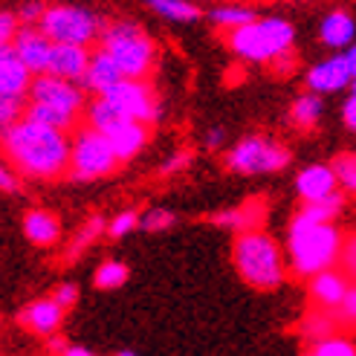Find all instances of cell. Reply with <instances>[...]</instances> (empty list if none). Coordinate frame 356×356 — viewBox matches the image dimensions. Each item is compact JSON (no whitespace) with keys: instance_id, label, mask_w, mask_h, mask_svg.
I'll return each instance as SVG.
<instances>
[{"instance_id":"obj_27","label":"cell","mask_w":356,"mask_h":356,"mask_svg":"<svg viewBox=\"0 0 356 356\" xmlns=\"http://www.w3.org/2000/svg\"><path fill=\"white\" fill-rule=\"evenodd\" d=\"M342 209H345V191L339 188V191L330 194V197H325V200L301 203V209L296 211V215H301L305 220H313V223H330V220L339 218Z\"/></svg>"},{"instance_id":"obj_42","label":"cell","mask_w":356,"mask_h":356,"mask_svg":"<svg viewBox=\"0 0 356 356\" xmlns=\"http://www.w3.org/2000/svg\"><path fill=\"white\" fill-rule=\"evenodd\" d=\"M52 298H56L64 310H70L79 301V287H76V284H70V281L67 284H58V287L52 290Z\"/></svg>"},{"instance_id":"obj_4","label":"cell","mask_w":356,"mask_h":356,"mask_svg":"<svg viewBox=\"0 0 356 356\" xmlns=\"http://www.w3.org/2000/svg\"><path fill=\"white\" fill-rule=\"evenodd\" d=\"M226 49L235 58L246 64H270L275 56H281L284 49H290L296 44V26L287 17H255L238 29L223 32Z\"/></svg>"},{"instance_id":"obj_26","label":"cell","mask_w":356,"mask_h":356,"mask_svg":"<svg viewBox=\"0 0 356 356\" xmlns=\"http://www.w3.org/2000/svg\"><path fill=\"white\" fill-rule=\"evenodd\" d=\"M102 235H108V220L104 218H90V220H84V226L79 229V232L73 235V241H70V246L64 249V261H79L81 252H87Z\"/></svg>"},{"instance_id":"obj_12","label":"cell","mask_w":356,"mask_h":356,"mask_svg":"<svg viewBox=\"0 0 356 356\" xmlns=\"http://www.w3.org/2000/svg\"><path fill=\"white\" fill-rule=\"evenodd\" d=\"M12 44H15V56L21 58L35 76H38V73H49L52 47H56V41L47 38V35L41 32V26L21 24V29H17Z\"/></svg>"},{"instance_id":"obj_11","label":"cell","mask_w":356,"mask_h":356,"mask_svg":"<svg viewBox=\"0 0 356 356\" xmlns=\"http://www.w3.org/2000/svg\"><path fill=\"white\" fill-rule=\"evenodd\" d=\"M353 81V73H350V64L345 58V52H336L330 58H322L316 61L307 73H305V84L307 90H316V93H339V90H348Z\"/></svg>"},{"instance_id":"obj_31","label":"cell","mask_w":356,"mask_h":356,"mask_svg":"<svg viewBox=\"0 0 356 356\" xmlns=\"http://www.w3.org/2000/svg\"><path fill=\"white\" fill-rule=\"evenodd\" d=\"M128 281V266L122 261H102L99 270L93 273V287L96 290H119Z\"/></svg>"},{"instance_id":"obj_45","label":"cell","mask_w":356,"mask_h":356,"mask_svg":"<svg viewBox=\"0 0 356 356\" xmlns=\"http://www.w3.org/2000/svg\"><path fill=\"white\" fill-rule=\"evenodd\" d=\"M342 122L350 134H356V93H350L348 102L342 104Z\"/></svg>"},{"instance_id":"obj_5","label":"cell","mask_w":356,"mask_h":356,"mask_svg":"<svg viewBox=\"0 0 356 356\" xmlns=\"http://www.w3.org/2000/svg\"><path fill=\"white\" fill-rule=\"evenodd\" d=\"M99 47L108 49L128 79H151L156 70V44L134 21H113L104 26Z\"/></svg>"},{"instance_id":"obj_47","label":"cell","mask_w":356,"mask_h":356,"mask_svg":"<svg viewBox=\"0 0 356 356\" xmlns=\"http://www.w3.org/2000/svg\"><path fill=\"white\" fill-rule=\"evenodd\" d=\"M93 350H87L84 345H67V350H64V356H90Z\"/></svg>"},{"instance_id":"obj_25","label":"cell","mask_w":356,"mask_h":356,"mask_svg":"<svg viewBox=\"0 0 356 356\" xmlns=\"http://www.w3.org/2000/svg\"><path fill=\"white\" fill-rule=\"evenodd\" d=\"M32 79H35V73L17 56L3 61L0 64V96H26L29 99Z\"/></svg>"},{"instance_id":"obj_36","label":"cell","mask_w":356,"mask_h":356,"mask_svg":"<svg viewBox=\"0 0 356 356\" xmlns=\"http://www.w3.org/2000/svg\"><path fill=\"white\" fill-rule=\"evenodd\" d=\"M273 70V76H278V79H287V76H293L296 70H298V52L290 47V49H284L281 56H275L270 64H266Z\"/></svg>"},{"instance_id":"obj_29","label":"cell","mask_w":356,"mask_h":356,"mask_svg":"<svg viewBox=\"0 0 356 356\" xmlns=\"http://www.w3.org/2000/svg\"><path fill=\"white\" fill-rule=\"evenodd\" d=\"M145 3L156 12L168 17V21H177V24H194L200 21V6L191 3V0H145Z\"/></svg>"},{"instance_id":"obj_6","label":"cell","mask_w":356,"mask_h":356,"mask_svg":"<svg viewBox=\"0 0 356 356\" xmlns=\"http://www.w3.org/2000/svg\"><path fill=\"white\" fill-rule=\"evenodd\" d=\"M73 145H70V180L76 183H93L102 180L119 168V154L113 151V142L102 131L90 128L81 122L79 128L70 134Z\"/></svg>"},{"instance_id":"obj_28","label":"cell","mask_w":356,"mask_h":356,"mask_svg":"<svg viewBox=\"0 0 356 356\" xmlns=\"http://www.w3.org/2000/svg\"><path fill=\"white\" fill-rule=\"evenodd\" d=\"M255 9L252 6H243V3H223V6H215L209 12V21L215 24L220 32H229V29H238L249 21H255Z\"/></svg>"},{"instance_id":"obj_37","label":"cell","mask_w":356,"mask_h":356,"mask_svg":"<svg viewBox=\"0 0 356 356\" xmlns=\"http://www.w3.org/2000/svg\"><path fill=\"white\" fill-rule=\"evenodd\" d=\"M191 159H194V151H188V148H180V151H174L163 165H159V174L163 177H171V174H180V171H186L188 165H191Z\"/></svg>"},{"instance_id":"obj_17","label":"cell","mask_w":356,"mask_h":356,"mask_svg":"<svg viewBox=\"0 0 356 356\" xmlns=\"http://www.w3.org/2000/svg\"><path fill=\"white\" fill-rule=\"evenodd\" d=\"M119 79H124L122 67L116 64V58L111 56L108 49H102V47H99L93 56H90V64H87V73H84L81 84H84V90H87V93L99 96V93L108 90V87H113Z\"/></svg>"},{"instance_id":"obj_2","label":"cell","mask_w":356,"mask_h":356,"mask_svg":"<svg viewBox=\"0 0 356 356\" xmlns=\"http://www.w3.org/2000/svg\"><path fill=\"white\" fill-rule=\"evenodd\" d=\"M345 235L336 223H313L301 215H293L287 226V261L298 278H313L316 273L339 266Z\"/></svg>"},{"instance_id":"obj_15","label":"cell","mask_w":356,"mask_h":356,"mask_svg":"<svg viewBox=\"0 0 356 356\" xmlns=\"http://www.w3.org/2000/svg\"><path fill=\"white\" fill-rule=\"evenodd\" d=\"M336 191H339V177H336L330 163H313L296 174V194L301 197V203L325 200Z\"/></svg>"},{"instance_id":"obj_18","label":"cell","mask_w":356,"mask_h":356,"mask_svg":"<svg viewBox=\"0 0 356 356\" xmlns=\"http://www.w3.org/2000/svg\"><path fill=\"white\" fill-rule=\"evenodd\" d=\"M90 56H93L90 47H84V44H56L52 47L49 73L81 81L87 73V64H90Z\"/></svg>"},{"instance_id":"obj_9","label":"cell","mask_w":356,"mask_h":356,"mask_svg":"<svg viewBox=\"0 0 356 356\" xmlns=\"http://www.w3.org/2000/svg\"><path fill=\"white\" fill-rule=\"evenodd\" d=\"M104 99H111L122 113H128L131 119L156 124L163 119V104H159L154 87L148 84V79H119L113 87H108L104 93H99Z\"/></svg>"},{"instance_id":"obj_49","label":"cell","mask_w":356,"mask_h":356,"mask_svg":"<svg viewBox=\"0 0 356 356\" xmlns=\"http://www.w3.org/2000/svg\"><path fill=\"white\" fill-rule=\"evenodd\" d=\"M15 58V44H0V64Z\"/></svg>"},{"instance_id":"obj_39","label":"cell","mask_w":356,"mask_h":356,"mask_svg":"<svg viewBox=\"0 0 356 356\" xmlns=\"http://www.w3.org/2000/svg\"><path fill=\"white\" fill-rule=\"evenodd\" d=\"M17 29H21V17H17V12H0V44H12Z\"/></svg>"},{"instance_id":"obj_48","label":"cell","mask_w":356,"mask_h":356,"mask_svg":"<svg viewBox=\"0 0 356 356\" xmlns=\"http://www.w3.org/2000/svg\"><path fill=\"white\" fill-rule=\"evenodd\" d=\"M345 58H348V64H350V73H353V79H356V41L345 49Z\"/></svg>"},{"instance_id":"obj_43","label":"cell","mask_w":356,"mask_h":356,"mask_svg":"<svg viewBox=\"0 0 356 356\" xmlns=\"http://www.w3.org/2000/svg\"><path fill=\"white\" fill-rule=\"evenodd\" d=\"M339 313V318H342V325H350V327H356V284L350 287V293H348V298L342 301V307L336 310Z\"/></svg>"},{"instance_id":"obj_10","label":"cell","mask_w":356,"mask_h":356,"mask_svg":"<svg viewBox=\"0 0 356 356\" xmlns=\"http://www.w3.org/2000/svg\"><path fill=\"white\" fill-rule=\"evenodd\" d=\"M29 99L32 102L56 104V108L73 111V113H81V116H84L87 102H90L81 81L64 79V76H56V73H38V76H35L32 87H29Z\"/></svg>"},{"instance_id":"obj_46","label":"cell","mask_w":356,"mask_h":356,"mask_svg":"<svg viewBox=\"0 0 356 356\" xmlns=\"http://www.w3.org/2000/svg\"><path fill=\"white\" fill-rule=\"evenodd\" d=\"M44 342H47V350H49V353H61V356H64V350H67V345H70V342L64 339V336H58V333L47 336Z\"/></svg>"},{"instance_id":"obj_8","label":"cell","mask_w":356,"mask_h":356,"mask_svg":"<svg viewBox=\"0 0 356 356\" xmlns=\"http://www.w3.org/2000/svg\"><path fill=\"white\" fill-rule=\"evenodd\" d=\"M41 32L47 38H52L56 44H99L104 26L102 15L84 9V6H73V3H52L47 6L44 17H41Z\"/></svg>"},{"instance_id":"obj_22","label":"cell","mask_w":356,"mask_h":356,"mask_svg":"<svg viewBox=\"0 0 356 356\" xmlns=\"http://www.w3.org/2000/svg\"><path fill=\"white\" fill-rule=\"evenodd\" d=\"M322 116H325V99H322V93H316V90H305L301 96H296V102L290 104V113H287L290 124L301 134L316 131L318 122H322Z\"/></svg>"},{"instance_id":"obj_23","label":"cell","mask_w":356,"mask_h":356,"mask_svg":"<svg viewBox=\"0 0 356 356\" xmlns=\"http://www.w3.org/2000/svg\"><path fill=\"white\" fill-rule=\"evenodd\" d=\"M342 325V318L336 310H327V307H316L305 313V318L298 322V333H301V339H305L307 345L316 342V339H325V336L336 333V327Z\"/></svg>"},{"instance_id":"obj_3","label":"cell","mask_w":356,"mask_h":356,"mask_svg":"<svg viewBox=\"0 0 356 356\" xmlns=\"http://www.w3.org/2000/svg\"><path fill=\"white\" fill-rule=\"evenodd\" d=\"M232 264L246 287L270 293L287 281V255L264 229L238 232L232 241Z\"/></svg>"},{"instance_id":"obj_38","label":"cell","mask_w":356,"mask_h":356,"mask_svg":"<svg viewBox=\"0 0 356 356\" xmlns=\"http://www.w3.org/2000/svg\"><path fill=\"white\" fill-rule=\"evenodd\" d=\"M21 171H17L6 156H0V191L3 194H17V188H21Z\"/></svg>"},{"instance_id":"obj_24","label":"cell","mask_w":356,"mask_h":356,"mask_svg":"<svg viewBox=\"0 0 356 356\" xmlns=\"http://www.w3.org/2000/svg\"><path fill=\"white\" fill-rule=\"evenodd\" d=\"M26 119H35V122H44V124H52V128H61L67 134H73L79 124H81V113H73V111H64V108H56V104H47V102H26Z\"/></svg>"},{"instance_id":"obj_30","label":"cell","mask_w":356,"mask_h":356,"mask_svg":"<svg viewBox=\"0 0 356 356\" xmlns=\"http://www.w3.org/2000/svg\"><path fill=\"white\" fill-rule=\"evenodd\" d=\"M310 356H356V342L348 339V336L339 333H330L325 339H316L307 345Z\"/></svg>"},{"instance_id":"obj_41","label":"cell","mask_w":356,"mask_h":356,"mask_svg":"<svg viewBox=\"0 0 356 356\" xmlns=\"http://www.w3.org/2000/svg\"><path fill=\"white\" fill-rule=\"evenodd\" d=\"M47 12V3H41V0H29V3H24L21 9H17V17H21V24H41V17Z\"/></svg>"},{"instance_id":"obj_33","label":"cell","mask_w":356,"mask_h":356,"mask_svg":"<svg viewBox=\"0 0 356 356\" xmlns=\"http://www.w3.org/2000/svg\"><path fill=\"white\" fill-rule=\"evenodd\" d=\"M26 116V96H0V131Z\"/></svg>"},{"instance_id":"obj_35","label":"cell","mask_w":356,"mask_h":356,"mask_svg":"<svg viewBox=\"0 0 356 356\" xmlns=\"http://www.w3.org/2000/svg\"><path fill=\"white\" fill-rule=\"evenodd\" d=\"M136 226H139V215H136L134 209H124V211H119V215L108 223V238H113V241L128 238Z\"/></svg>"},{"instance_id":"obj_20","label":"cell","mask_w":356,"mask_h":356,"mask_svg":"<svg viewBox=\"0 0 356 356\" xmlns=\"http://www.w3.org/2000/svg\"><path fill=\"white\" fill-rule=\"evenodd\" d=\"M318 41L327 49H348L356 41V21L348 9H333L318 24Z\"/></svg>"},{"instance_id":"obj_44","label":"cell","mask_w":356,"mask_h":356,"mask_svg":"<svg viewBox=\"0 0 356 356\" xmlns=\"http://www.w3.org/2000/svg\"><path fill=\"white\" fill-rule=\"evenodd\" d=\"M203 145L209 151H220L226 145V128H220V124H215V128H209L206 136H203Z\"/></svg>"},{"instance_id":"obj_50","label":"cell","mask_w":356,"mask_h":356,"mask_svg":"<svg viewBox=\"0 0 356 356\" xmlns=\"http://www.w3.org/2000/svg\"><path fill=\"white\" fill-rule=\"evenodd\" d=\"M350 93H356V79H353V81H350Z\"/></svg>"},{"instance_id":"obj_14","label":"cell","mask_w":356,"mask_h":356,"mask_svg":"<svg viewBox=\"0 0 356 356\" xmlns=\"http://www.w3.org/2000/svg\"><path fill=\"white\" fill-rule=\"evenodd\" d=\"M64 307L58 305L56 298H35L32 305H26L21 313H17V325H21L24 330H29L32 336H41V339H47V336L58 333L61 322H64Z\"/></svg>"},{"instance_id":"obj_7","label":"cell","mask_w":356,"mask_h":356,"mask_svg":"<svg viewBox=\"0 0 356 356\" xmlns=\"http://www.w3.org/2000/svg\"><path fill=\"white\" fill-rule=\"evenodd\" d=\"M290 148L281 145L275 136L266 134H249L238 139L232 148L226 151L223 165L226 171L241 174V177H258V174H278L290 165Z\"/></svg>"},{"instance_id":"obj_51","label":"cell","mask_w":356,"mask_h":356,"mask_svg":"<svg viewBox=\"0 0 356 356\" xmlns=\"http://www.w3.org/2000/svg\"><path fill=\"white\" fill-rule=\"evenodd\" d=\"M290 3H293V0H290Z\"/></svg>"},{"instance_id":"obj_34","label":"cell","mask_w":356,"mask_h":356,"mask_svg":"<svg viewBox=\"0 0 356 356\" xmlns=\"http://www.w3.org/2000/svg\"><path fill=\"white\" fill-rule=\"evenodd\" d=\"M174 211L168 209H148L139 215V229H145V232H165V229L174 226Z\"/></svg>"},{"instance_id":"obj_40","label":"cell","mask_w":356,"mask_h":356,"mask_svg":"<svg viewBox=\"0 0 356 356\" xmlns=\"http://www.w3.org/2000/svg\"><path fill=\"white\" fill-rule=\"evenodd\" d=\"M339 266L348 273V278H350V281H356V235H348V238H345Z\"/></svg>"},{"instance_id":"obj_19","label":"cell","mask_w":356,"mask_h":356,"mask_svg":"<svg viewBox=\"0 0 356 356\" xmlns=\"http://www.w3.org/2000/svg\"><path fill=\"white\" fill-rule=\"evenodd\" d=\"M151 134H154V124L139 122V119H124L108 139L113 142V151L119 154L122 163H128V159H134L151 142Z\"/></svg>"},{"instance_id":"obj_16","label":"cell","mask_w":356,"mask_h":356,"mask_svg":"<svg viewBox=\"0 0 356 356\" xmlns=\"http://www.w3.org/2000/svg\"><path fill=\"white\" fill-rule=\"evenodd\" d=\"M264 220H266V200L264 197H252L235 209H226V211H218L211 223L215 226H223L229 232H249V229H264Z\"/></svg>"},{"instance_id":"obj_13","label":"cell","mask_w":356,"mask_h":356,"mask_svg":"<svg viewBox=\"0 0 356 356\" xmlns=\"http://www.w3.org/2000/svg\"><path fill=\"white\" fill-rule=\"evenodd\" d=\"M350 278L348 273L342 270V266H330V270H322V273H316L310 278V301L316 307H327V310H339L342 307V301L348 298L350 293Z\"/></svg>"},{"instance_id":"obj_21","label":"cell","mask_w":356,"mask_h":356,"mask_svg":"<svg viewBox=\"0 0 356 356\" xmlns=\"http://www.w3.org/2000/svg\"><path fill=\"white\" fill-rule=\"evenodd\" d=\"M24 235L35 246H56L61 241V220L49 209H29L24 215Z\"/></svg>"},{"instance_id":"obj_32","label":"cell","mask_w":356,"mask_h":356,"mask_svg":"<svg viewBox=\"0 0 356 356\" xmlns=\"http://www.w3.org/2000/svg\"><path fill=\"white\" fill-rule=\"evenodd\" d=\"M333 171L339 177V188L345 194H353L356 197V151H345L333 156Z\"/></svg>"},{"instance_id":"obj_1","label":"cell","mask_w":356,"mask_h":356,"mask_svg":"<svg viewBox=\"0 0 356 356\" xmlns=\"http://www.w3.org/2000/svg\"><path fill=\"white\" fill-rule=\"evenodd\" d=\"M70 145L73 139L67 131L26 116L0 131V154L29 180L52 183L70 177Z\"/></svg>"}]
</instances>
